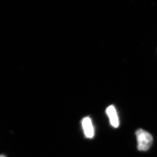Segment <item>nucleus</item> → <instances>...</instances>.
<instances>
[{
	"label": "nucleus",
	"mask_w": 157,
	"mask_h": 157,
	"mask_svg": "<svg viewBox=\"0 0 157 157\" xmlns=\"http://www.w3.org/2000/svg\"><path fill=\"white\" fill-rule=\"evenodd\" d=\"M6 157L4 155H1V157Z\"/></svg>",
	"instance_id": "4"
},
{
	"label": "nucleus",
	"mask_w": 157,
	"mask_h": 157,
	"mask_svg": "<svg viewBox=\"0 0 157 157\" xmlns=\"http://www.w3.org/2000/svg\"><path fill=\"white\" fill-rule=\"evenodd\" d=\"M82 124L86 137L92 138L94 135V131L91 119L89 117L84 118L82 121Z\"/></svg>",
	"instance_id": "2"
},
{
	"label": "nucleus",
	"mask_w": 157,
	"mask_h": 157,
	"mask_svg": "<svg viewBox=\"0 0 157 157\" xmlns=\"http://www.w3.org/2000/svg\"><path fill=\"white\" fill-rule=\"evenodd\" d=\"M137 141V148L140 151H146L151 146L153 137L148 132L141 129H138L135 133Z\"/></svg>",
	"instance_id": "1"
},
{
	"label": "nucleus",
	"mask_w": 157,
	"mask_h": 157,
	"mask_svg": "<svg viewBox=\"0 0 157 157\" xmlns=\"http://www.w3.org/2000/svg\"><path fill=\"white\" fill-rule=\"evenodd\" d=\"M106 113L109 119L110 124L114 128H117L119 125L118 117L115 107L110 105L106 109Z\"/></svg>",
	"instance_id": "3"
}]
</instances>
